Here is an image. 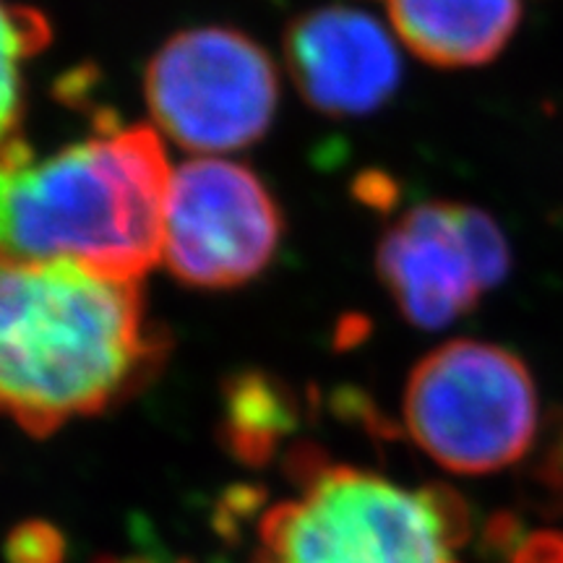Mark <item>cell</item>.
I'll return each mask as SVG.
<instances>
[{"label":"cell","mask_w":563,"mask_h":563,"mask_svg":"<svg viewBox=\"0 0 563 563\" xmlns=\"http://www.w3.org/2000/svg\"><path fill=\"white\" fill-rule=\"evenodd\" d=\"M123 563H154V561H144V559H133V561H123Z\"/></svg>","instance_id":"16"},{"label":"cell","mask_w":563,"mask_h":563,"mask_svg":"<svg viewBox=\"0 0 563 563\" xmlns=\"http://www.w3.org/2000/svg\"><path fill=\"white\" fill-rule=\"evenodd\" d=\"M5 555L11 563H60L63 538L51 525H19L5 543Z\"/></svg>","instance_id":"14"},{"label":"cell","mask_w":563,"mask_h":563,"mask_svg":"<svg viewBox=\"0 0 563 563\" xmlns=\"http://www.w3.org/2000/svg\"><path fill=\"white\" fill-rule=\"evenodd\" d=\"M522 481L534 509L563 514V410L551 415L540 439H534Z\"/></svg>","instance_id":"12"},{"label":"cell","mask_w":563,"mask_h":563,"mask_svg":"<svg viewBox=\"0 0 563 563\" xmlns=\"http://www.w3.org/2000/svg\"><path fill=\"white\" fill-rule=\"evenodd\" d=\"M285 60L311 108L355 118L382 108L402 79V60L386 30L368 13L327 5L287 26Z\"/></svg>","instance_id":"7"},{"label":"cell","mask_w":563,"mask_h":563,"mask_svg":"<svg viewBox=\"0 0 563 563\" xmlns=\"http://www.w3.org/2000/svg\"><path fill=\"white\" fill-rule=\"evenodd\" d=\"M292 477L298 493L258 525L256 563H462L470 517L449 488H405L313 449L295 454Z\"/></svg>","instance_id":"3"},{"label":"cell","mask_w":563,"mask_h":563,"mask_svg":"<svg viewBox=\"0 0 563 563\" xmlns=\"http://www.w3.org/2000/svg\"><path fill=\"white\" fill-rule=\"evenodd\" d=\"M386 9L399 40L439 68L498 58L522 19L519 0H386Z\"/></svg>","instance_id":"9"},{"label":"cell","mask_w":563,"mask_h":563,"mask_svg":"<svg viewBox=\"0 0 563 563\" xmlns=\"http://www.w3.org/2000/svg\"><path fill=\"white\" fill-rule=\"evenodd\" d=\"M51 42V24L32 5L0 0V150L19 139L24 70Z\"/></svg>","instance_id":"11"},{"label":"cell","mask_w":563,"mask_h":563,"mask_svg":"<svg viewBox=\"0 0 563 563\" xmlns=\"http://www.w3.org/2000/svg\"><path fill=\"white\" fill-rule=\"evenodd\" d=\"M170 178L150 125H110L47 157L11 141L0 150V258L141 279L162 258Z\"/></svg>","instance_id":"2"},{"label":"cell","mask_w":563,"mask_h":563,"mask_svg":"<svg viewBox=\"0 0 563 563\" xmlns=\"http://www.w3.org/2000/svg\"><path fill=\"white\" fill-rule=\"evenodd\" d=\"M167 361L139 279L0 258V415L34 439L136 397Z\"/></svg>","instance_id":"1"},{"label":"cell","mask_w":563,"mask_h":563,"mask_svg":"<svg viewBox=\"0 0 563 563\" xmlns=\"http://www.w3.org/2000/svg\"><path fill=\"white\" fill-rule=\"evenodd\" d=\"M456 220H460L464 245H467L470 258H473L477 279H481L483 290H490L509 274V243H506L501 228L483 209L456 203Z\"/></svg>","instance_id":"13"},{"label":"cell","mask_w":563,"mask_h":563,"mask_svg":"<svg viewBox=\"0 0 563 563\" xmlns=\"http://www.w3.org/2000/svg\"><path fill=\"white\" fill-rule=\"evenodd\" d=\"M511 563H563V534L538 532L517 548Z\"/></svg>","instance_id":"15"},{"label":"cell","mask_w":563,"mask_h":563,"mask_svg":"<svg viewBox=\"0 0 563 563\" xmlns=\"http://www.w3.org/2000/svg\"><path fill=\"white\" fill-rule=\"evenodd\" d=\"M144 95L154 123L175 144L222 154L269 131L279 76L269 53L249 34L199 26L175 34L152 55Z\"/></svg>","instance_id":"5"},{"label":"cell","mask_w":563,"mask_h":563,"mask_svg":"<svg viewBox=\"0 0 563 563\" xmlns=\"http://www.w3.org/2000/svg\"><path fill=\"white\" fill-rule=\"evenodd\" d=\"M282 232L279 203L249 167L199 157L173 173L162 258L183 285L228 290L256 279L277 256Z\"/></svg>","instance_id":"6"},{"label":"cell","mask_w":563,"mask_h":563,"mask_svg":"<svg viewBox=\"0 0 563 563\" xmlns=\"http://www.w3.org/2000/svg\"><path fill=\"white\" fill-rule=\"evenodd\" d=\"M378 279L399 313L420 329H443L467 316L485 292L464 245L456 203L412 207L376 253Z\"/></svg>","instance_id":"8"},{"label":"cell","mask_w":563,"mask_h":563,"mask_svg":"<svg viewBox=\"0 0 563 563\" xmlns=\"http://www.w3.org/2000/svg\"><path fill=\"white\" fill-rule=\"evenodd\" d=\"M292 394L277 378L264 373H243L228 384L224 394V439L230 452L249 464H262L279 441L292 433Z\"/></svg>","instance_id":"10"},{"label":"cell","mask_w":563,"mask_h":563,"mask_svg":"<svg viewBox=\"0 0 563 563\" xmlns=\"http://www.w3.org/2000/svg\"><path fill=\"white\" fill-rule=\"evenodd\" d=\"M410 439L460 475H488L530 454L538 439V389L511 350L452 340L415 365L405 389Z\"/></svg>","instance_id":"4"}]
</instances>
